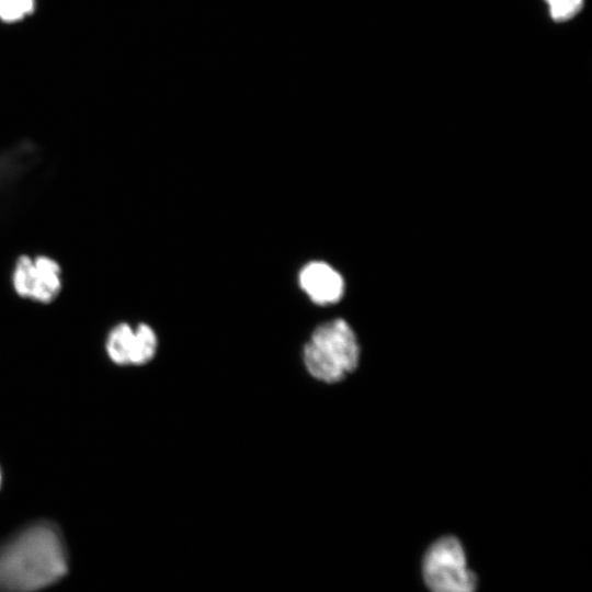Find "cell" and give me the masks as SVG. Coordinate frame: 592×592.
I'll return each mask as SVG.
<instances>
[{"instance_id":"10","label":"cell","mask_w":592,"mask_h":592,"mask_svg":"<svg viewBox=\"0 0 592 592\" xmlns=\"http://www.w3.org/2000/svg\"><path fill=\"white\" fill-rule=\"evenodd\" d=\"M1 483H2V471H1V468H0V487H1Z\"/></svg>"},{"instance_id":"7","label":"cell","mask_w":592,"mask_h":592,"mask_svg":"<svg viewBox=\"0 0 592 592\" xmlns=\"http://www.w3.org/2000/svg\"><path fill=\"white\" fill-rule=\"evenodd\" d=\"M34 281V260L29 255H20L15 261L12 275V284L15 293L23 298H30Z\"/></svg>"},{"instance_id":"9","label":"cell","mask_w":592,"mask_h":592,"mask_svg":"<svg viewBox=\"0 0 592 592\" xmlns=\"http://www.w3.org/2000/svg\"><path fill=\"white\" fill-rule=\"evenodd\" d=\"M551 18L557 21H567L573 18L583 5V0H546Z\"/></svg>"},{"instance_id":"6","label":"cell","mask_w":592,"mask_h":592,"mask_svg":"<svg viewBox=\"0 0 592 592\" xmlns=\"http://www.w3.org/2000/svg\"><path fill=\"white\" fill-rule=\"evenodd\" d=\"M34 260L35 281L30 299L47 304L54 300L61 289V269L54 259L39 255Z\"/></svg>"},{"instance_id":"3","label":"cell","mask_w":592,"mask_h":592,"mask_svg":"<svg viewBox=\"0 0 592 592\" xmlns=\"http://www.w3.org/2000/svg\"><path fill=\"white\" fill-rule=\"evenodd\" d=\"M422 573L432 592H476L477 577L467 568L465 551L453 536L437 539L426 550Z\"/></svg>"},{"instance_id":"4","label":"cell","mask_w":592,"mask_h":592,"mask_svg":"<svg viewBox=\"0 0 592 592\" xmlns=\"http://www.w3.org/2000/svg\"><path fill=\"white\" fill-rule=\"evenodd\" d=\"M158 338L147 323L132 328L118 323L107 334L105 349L112 362L118 365H144L156 354Z\"/></svg>"},{"instance_id":"5","label":"cell","mask_w":592,"mask_h":592,"mask_svg":"<svg viewBox=\"0 0 592 592\" xmlns=\"http://www.w3.org/2000/svg\"><path fill=\"white\" fill-rule=\"evenodd\" d=\"M298 284L307 297L320 306L338 303L345 291L340 272L320 260L310 261L300 269Z\"/></svg>"},{"instance_id":"8","label":"cell","mask_w":592,"mask_h":592,"mask_svg":"<svg viewBox=\"0 0 592 592\" xmlns=\"http://www.w3.org/2000/svg\"><path fill=\"white\" fill-rule=\"evenodd\" d=\"M34 10V0H0V19L16 22Z\"/></svg>"},{"instance_id":"1","label":"cell","mask_w":592,"mask_h":592,"mask_svg":"<svg viewBox=\"0 0 592 592\" xmlns=\"http://www.w3.org/2000/svg\"><path fill=\"white\" fill-rule=\"evenodd\" d=\"M69 570L64 535L50 521L33 522L0 542V592H41Z\"/></svg>"},{"instance_id":"2","label":"cell","mask_w":592,"mask_h":592,"mask_svg":"<svg viewBox=\"0 0 592 592\" xmlns=\"http://www.w3.org/2000/svg\"><path fill=\"white\" fill-rule=\"evenodd\" d=\"M303 360L314 378L330 384L342 380L360 361L353 329L340 318L319 325L304 345Z\"/></svg>"}]
</instances>
